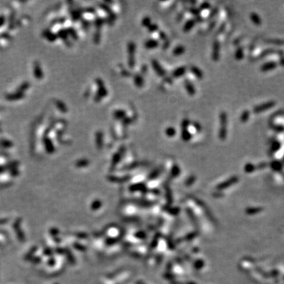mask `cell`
Listing matches in <instances>:
<instances>
[{"label":"cell","mask_w":284,"mask_h":284,"mask_svg":"<svg viewBox=\"0 0 284 284\" xmlns=\"http://www.w3.org/2000/svg\"><path fill=\"white\" fill-rule=\"evenodd\" d=\"M182 138H183V139L188 140V139H191V135L190 133H189V132H188V131L185 129V130H182Z\"/></svg>","instance_id":"cell-14"},{"label":"cell","mask_w":284,"mask_h":284,"mask_svg":"<svg viewBox=\"0 0 284 284\" xmlns=\"http://www.w3.org/2000/svg\"><path fill=\"white\" fill-rule=\"evenodd\" d=\"M220 126L222 127H226L228 124V116L225 112H221L219 116Z\"/></svg>","instance_id":"cell-9"},{"label":"cell","mask_w":284,"mask_h":284,"mask_svg":"<svg viewBox=\"0 0 284 284\" xmlns=\"http://www.w3.org/2000/svg\"><path fill=\"white\" fill-rule=\"evenodd\" d=\"M147 30L150 32L153 33L159 30V27H158L156 24H151L150 27L147 28Z\"/></svg>","instance_id":"cell-18"},{"label":"cell","mask_w":284,"mask_h":284,"mask_svg":"<svg viewBox=\"0 0 284 284\" xmlns=\"http://www.w3.org/2000/svg\"><path fill=\"white\" fill-rule=\"evenodd\" d=\"M193 126H194V128H196L197 130H201V126L199 125V124L198 122H195L193 124Z\"/></svg>","instance_id":"cell-25"},{"label":"cell","mask_w":284,"mask_h":284,"mask_svg":"<svg viewBox=\"0 0 284 284\" xmlns=\"http://www.w3.org/2000/svg\"><path fill=\"white\" fill-rule=\"evenodd\" d=\"M145 47L148 50L155 49L159 45V42L157 40L150 39L145 42Z\"/></svg>","instance_id":"cell-5"},{"label":"cell","mask_w":284,"mask_h":284,"mask_svg":"<svg viewBox=\"0 0 284 284\" xmlns=\"http://www.w3.org/2000/svg\"><path fill=\"white\" fill-rule=\"evenodd\" d=\"M217 12H218L217 9H216V8H214V9H213V10H212V11H211V16L213 17V16L215 15H216V14Z\"/></svg>","instance_id":"cell-26"},{"label":"cell","mask_w":284,"mask_h":284,"mask_svg":"<svg viewBox=\"0 0 284 284\" xmlns=\"http://www.w3.org/2000/svg\"><path fill=\"white\" fill-rule=\"evenodd\" d=\"M249 112L245 111L244 113L242 114V116H241V120H242V122L247 121V120L249 118Z\"/></svg>","instance_id":"cell-19"},{"label":"cell","mask_w":284,"mask_h":284,"mask_svg":"<svg viewBox=\"0 0 284 284\" xmlns=\"http://www.w3.org/2000/svg\"><path fill=\"white\" fill-rule=\"evenodd\" d=\"M185 51V47L182 45H177L173 51V54L174 56H180L184 53Z\"/></svg>","instance_id":"cell-10"},{"label":"cell","mask_w":284,"mask_h":284,"mask_svg":"<svg viewBox=\"0 0 284 284\" xmlns=\"http://www.w3.org/2000/svg\"><path fill=\"white\" fill-rule=\"evenodd\" d=\"M114 117L118 119H124L126 116V112L123 110H118L114 112Z\"/></svg>","instance_id":"cell-12"},{"label":"cell","mask_w":284,"mask_h":284,"mask_svg":"<svg viewBox=\"0 0 284 284\" xmlns=\"http://www.w3.org/2000/svg\"><path fill=\"white\" fill-rule=\"evenodd\" d=\"M211 8V4H209V2H203V4H201L199 9L200 10L204 11V10H207Z\"/></svg>","instance_id":"cell-17"},{"label":"cell","mask_w":284,"mask_h":284,"mask_svg":"<svg viewBox=\"0 0 284 284\" xmlns=\"http://www.w3.org/2000/svg\"><path fill=\"white\" fill-rule=\"evenodd\" d=\"M190 71L193 75L198 79H202L203 77V73L202 70L196 66H191L190 67Z\"/></svg>","instance_id":"cell-7"},{"label":"cell","mask_w":284,"mask_h":284,"mask_svg":"<svg viewBox=\"0 0 284 284\" xmlns=\"http://www.w3.org/2000/svg\"><path fill=\"white\" fill-rule=\"evenodd\" d=\"M251 18H252V20H253L254 22H256L257 24L259 23V22H259L260 21H259V18H258V17H257L256 15H255V14H252V15H251Z\"/></svg>","instance_id":"cell-22"},{"label":"cell","mask_w":284,"mask_h":284,"mask_svg":"<svg viewBox=\"0 0 284 284\" xmlns=\"http://www.w3.org/2000/svg\"><path fill=\"white\" fill-rule=\"evenodd\" d=\"M151 65L153 67L154 70L156 72L158 76H165L166 75V71L163 69V68L161 67V65L159 64L157 60L153 59L151 61Z\"/></svg>","instance_id":"cell-2"},{"label":"cell","mask_w":284,"mask_h":284,"mask_svg":"<svg viewBox=\"0 0 284 284\" xmlns=\"http://www.w3.org/2000/svg\"><path fill=\"white\" fill-rule=\"evenodd\" d=\"M151 18L150 17H145L143 19V20L142 21V25L143 26V27L148 28L151 24Z\"/></svg>","instance_id":"cell-13"},{"label":"cell","mask_w":284,"mask_h":284,"mask_svg":"<svg viewBox=\"0 0 284 284\" xmlns=\"http://www.w3.org/2000/svg\"><path fill=\"white\" fill-rule=\"evenodd\" d=\"M128 65L130 68H134L135 65V52H136V44L134 42H130L128 44Z\"/></svg>","instance_id":"cell-1"},{"label":"cell","mask_w":284,"mask_h":284,"mask_svg":"<svg viewBox=\"0 0 284 284\" xmlns=\"http://www.w3.org/2000/svg\"><path fill=\"white\" fill-rule=\"evenodd\" d=\"M131 121H132V120L130 118H129V117H125L124 120H123V122H124V124H130Z\"/></svg>","instance_id":"cell-23"},{"label":"cell","mask_w":284,"mask_h":284,"mask_svg":"<svg viewBox=\"0 0 284 284\" xmlns=\"http://www.w3.org/2000/svg\"><path fill=\"white\" fill-rule=\"evenodd\" d=\"M220 47L219 42L218 40H215L213 45V53H212V59L214 61H217L219 59Z\"/></svg>","instance_id":"cell-3"},{"label":"cell","mask_w":284,"mask_h":284,"mask_svg":"<svg viewBox=\"0 0 284 284\" xmlns=\"http://www.w3.org/2000/svg\"><path fill=\"white\" fill-rule=\"evenodd\" d=\"M189 124H190V121H189V119H183L182 122L181 123V126H182V130H185V129H187V128L189 126Z\"/></svg>","instance_id":"cell-16"},{"label":"cell","mask_w":284,"mask_h":284,"mask_svg":"<svg viewBox=\"0 0 284 284\" xmlns=\"http://www.w3.org/2000/svg\"><path fill=\"white\" fill-rule=\"evenodd\" d=\"M159 37H160V38L162 40H165L166 38V34L164 32H159Z\"/></svg>","instance_id":"cell-24"},{"label":"cell","mask_w":284,"mask_h":284,"mask_svg":"<svg viewBox=\"0 0 284 284\" xmlns=\"http://www.w3.org/2000/svg\"><path fill=\"white\" fill-rule=\"evenodd\" d=\"M134 82L135 85L138 88H142L144 84V80H143L142 76L139 74H136L134 76Z\"/></svg>","instance_id":"cell-11"},{"label":"cell","mask_w":284,"mask_h":284,"mask_svg":"<svg viewBox=\"0 0 284 284\" xmlns=\"http://www.w3.org/2000/svg\"><path fill=\"white\" fill-rule=\"evenodd\" d=\"M166 134H167V136H173L176 134V130H175V128L173 127H168L166 128Z\"/></svg>","instance_id":"cell-15"},{"label":"cell","mask_w":284,"mask_h":284,"mask_svg":"<svg viewBox=\"0 0 284 284\" xmlns=\"http://www.w3.org/2000/svg\"><path fill=\"white\" fill-rule=\"evenodd\" d=\"M195 24H196V21L194 19H189L185 22L184 26H183V30L184 32H188L189 30H191L193 28Z\"/></svg>","instance_id":"cell-8"},{"label":"cell","mask_w":284,"mask_h":284,"mask_svg":"<svg viewBox=\"0 0 284 284\" xmlns=\"http://www.w3.org/2000/svg\"><path fill=\"white\" fill-rule=\"evenodd\" d=\"M199 11L200 10L199 9H196V8H191L190 9V12L193 14V15H196L197 17H199Z\"/></svg>","instance_id":"cell-21"},{"label":"cell","mask_w":284,"mask_h":284,"mask_svg":"<svg viewBox=\"0 0 284 284\" xmlns=\"http://www.w3.org/2000/svg\"><path fill=\"white\" fill-rule=\"evenodd\" d=\"M243 57V51L242 50V49H239L236 53V58L237 59H242Z\"/></svg>","instance_id":"cell-20"},{"label":"cell","mask_w":284,"mask_h":284,"mask_svg":"<svg viewBox=\"0 0 284 284\" xmlns=\"http://www.w3.org/2000/svg\"><path fill=\"white\" fill-rule=\"evenodd\" d=\"M186 73V67H180L177 68L172 73V75L174 78H180L182 76L184 75Z\"/></svg>","instance_id":"cell-6"},{"label":"cell","mask_w":284,"mask_h":284,"mask_svg":"<svg viewBox=\"0 0 284 284\" xmlns=\"http://www.w3.org/2000/svg\"><path fill=\"white\" fill-rule=\"evenodd\" d=\"M184 86L186 90V91H187L189 96H193L196 94V88H195L193 84H192L190 81H189V80H185L184 83Z\"/></svg>","instance_id":"cell-4"}]
</instances>
